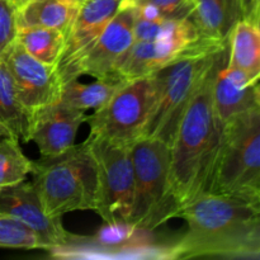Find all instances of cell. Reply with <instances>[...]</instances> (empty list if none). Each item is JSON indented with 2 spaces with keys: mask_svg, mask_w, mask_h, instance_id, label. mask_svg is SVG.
I'll return each mask as SVG.
<instances>
[{
  "mask_svg": "<svg viewBox=\"0 0 260 260\" xmlns=\"http://www.w3.org/2000/svg\"><path fill=\"white\" fill-rule=\"evenodd\" d=\"M187 230L162 258L259 259L260 202L202 193L177 213Z\"/></svg>",
  "mask_w": 260,
  "mask_h": 260,
  "instance_id": "6da1fadb",
  "label": "cell"
},
{
  "mask_svg": "<svg viewBox=\"0 0 260 260\" xmlns=\"http://www.w3.org/2000/svg\"><path fill=\"white\" fill-rule=\"evenodd\" d=\"M221 51L188 104L169 146L170 188L178 212L206 193L220 144L223 124L213 106L212 85Z\"/></svg>",
  "mask_w": 260,
  "mask_h": 260,
  "instance_id": "7a4b0ae2",
  "label": "cell"
},
{
  "mask_svg": "<svg viewBox=\"0 0 260 260\" xmlns=\"http://www.w3.org/2000/svg\"><path fill=\"white\" fill-rule=\"evenodd\" d=\"M226 43L198 40L184 53L152 74L155 102L140 137H152L170 146L178 124Z\"/></svg>",
  "mask_w": 260,
  "mask_h": 260,
  "instance_id": "3957f363",
  "label": "cell"
},
{
  "mask_svg": "<svg viewBox=\"0 0 260 260\" xmlns=\"http://www.w3.org/2000/svg\"><path fill=\"white\" fill-rule=\"evenodd\" d=\"M206 193L260 202V106L222 126Z\"/></svg>",
  "mask_w": 260,
  "mask_h": 260,
  "instance_id": "277c9868",
  "label": "cell"
},
{
  "mask_svg": "<svg viewBox=\"0 0 260 260\" xmlns=\"http://www.w3.org/2000/svg\"><path fill=\"white\" fill-rule=\"evenodd\" d=\"M30 174L41 203L51 217L62 218L66 213L95 208L98 180L86 141L32 161Z\"/></svg>",
  "mask_w": 260,
  "mask_h": 260,
  "instance_id": "5b68a950",
  "label": "cell"
},
{
  "mask_svg": "<svg viewBox=\"0 0 260 260\" xmlns=\"http://www.w3.org/2000/svg\"><path fill=\"white\" fill-rule=\"evenodd\" d=\"M131 152L134 205L129 223L151 233L178 213L170 188V147L159 139L139 137Z\"/></svg>",
  "mask_w": 260,
  "mask_h": 260,
  "instance_id": "8992f818",
  "label": "cell"
},
{
  "mask_svg": "<svg viewBox=\"0 0 260 260\" xmlns=\"http://www.w3.org/2000/svg\"><path fill=\"white\" fill-rule=\"evenodd\" d=\"M96 169L94 212L104 222H129L134 205L132 144L90 136L85 140Z\"/></svg>",
  "mask_w": 260,
  "mask_h": 260,
  "instance_id": "52a82bcc",
  "label": "cell"
},
{
  "mask_svg": "<svg viewBox=\"0 0 260 260\" xmlns=\"http://www.w3.org/2000/svg\"><path fill=\"white\" fill-rule=\"evenodd\" d=\"M155 102L154 76L128 80L103 108L86 116L90 136L134 144L142 134Z\"/></svg>",
  "mask_w": 260,
  "mask_h": 260,
  "instance_id": "ba28073f",
  "label": "cell"
},
{
  "mask_svg": "<svg viewBox=\"0 0 260 260\" xmlns=\"http://www.w3.org/2000/svg\"><path fill=\"white\" fill-rule=\"evenodd\" d=\"M0 212L17 218L27 226L42 243L45 250L71 248L83 240V236L69 233L61 218L47 215L35 185L27 179L0 189Z\"/></svg>",
  "mask_w": 260,
  "mask_h": 260,
  "instance_id": "9c48e42d",
  "label": "cell"
},
{
  "mask_svg": "<svg viewBox=\"0 0 260 260\" xmlns=\"http://www.w3.org/2000/svg\"><path fill=\"white\" fill-rule=\"evenodd\" d=\"M124 0H86L65 35L62 53L56 63L62 85L78 78V66L93 48Z\"/></svg>",
  "mask_w": 260,
  "mask_h": 260,
  "instance_id": "30bf717a",
  "label": "cell"
},
{
  "mask_svg": "<svg viewBox=\"0 0 260 260\" xmlns=\"http://www.w3.org/2000/svg\"><path fill=\"white\" fill-rule=\"evenodd\" d=\"M18 95L29 112L61 99L62 81L56 66L46 65L25 52L15 41L4 57Z\"/></svg>",
  "mask_w": 260,
  "mask_h": 260,
  "instance_id": "8fae6325",
  "label": "cell"
},
{
  "mask_svg": "<svg viewBox=\"0 0 260 260\" xmlns=\"http://www.w3.org/2000/svg\"><path fill=\"white\" fill-rule=\"evenodd\" d=\"M135 18L136 12L134 3L124 0L93 48L79 63L78 78L89 75L101 79L116 75L117 68L135 42Z\"/></svg>",
  "mask_w": 260,
  "mask_h": 260,
  "instance_id": "7c38bea8",
  "label": "cell"
},
{
  "mask_svg": "<svg viewBox=\"0 0 260 260\" xmlns=\"http://www.w3.org/2000/svg\"><path fill=\"white\" fill-rule=\"evenodd\" d=\"M85 112L61 101L30 112L27 142H35L41 156H52L75 144L79 127L85 123Z\"/></svg>",
  "mask_w": 260,
  "mask_h": 260,
  "instance_id": "4fadbf2b",
  "label": "cell"
},
{
  "mask_svg": "<svg viewBox=\"0 0 260 260\" xmlns=\"http://www.w3.org/2000/svg\"><path fill=\"white\" fill-rule=\"evenodd\" d=\"M259 79L228 66V46L221 51L212 85L213 106L221 123L260 106Z\"/></svg>",
  "mask_w": 260,
  "mask_h": 260,
  "instance_id": "5bb4252c",
  "label": "cell"
},
{
  "mask_svg": "<svg viewBox=\"0 0 260 260\" xmlns=\"http://www.w3.org/2000/svg\"><path fill=\"white\" fill-rule=\"evenodd\" d=\"M200 40L197 32L184 33L157 41H135L116 70L123 80L154 74L167 66Z\"/></svg>",
  "mask_w": 260,
  "mask_h": 260,
  "instance_id": "9a60e30c",
  "label": "cell"
},
{
  "mask_svg": "<svg viewBox=\"0 0 260 260\" xmlns=\"http://www.w3.org/2000/svg\"><path fill=\"white\" fill-rule=\"evenodd\" d=\"M243 18L241 0H194L188 19L201 40L226 43L234 25Z\"/></svg>",
  "mask_w": 260,
  "mask_h": 260,
  "instance_id": "2e32d148",
  "label": "cell"
},
{
  "mask_svg": "<svg viewBox=\"0 0 260 260\" xmlns=\"http://www.w3.org/2000/svg\"><path fill=\"white\" fill-rule=\"evenodd\" d=\"M79 7L73 0H27L17 8V25L52 28L66 35Z\"/></svg>",
  "mask_w": 260,
  "mask_h": 260,
  "instance_id": "e0dca14e",
  "label": "cell"
},
{
  "mask_svg": "<svg viewBox=\"0 0 260 260\" xmlns=\"http://www.w3.org/2000/svg\"><path fill=\"white\" fill-rule=\"evenodd\" d=\"M228 66L260 78L259 23L243 18L234 25L228 38Z\"/></svg>",
  "mask_w": 260,
  "mask_h": 260,
  "instance_id": "ac0fdd59",
  "label": "cell"
},
{
  "mask_svg": "<svg viewBox=\"0 0 260 260\" xmlns=\"http://www.w3.org/2000/svg\"><path fill=\"white\" fill-rule=\"evenodd\" d=\"M124 83L126 80L118 75L95 79L88 84L73 79L62 85L60 101L81 112L98 111L108 103Z\"/></svg>",
  "mask_w": 260,
  "mask_h": 260,
  "instance_id": "d6986e66",
  "label": "cell"
},
{
  "mask_svg": "<svg viewBox=\"0 0 260 260\" xmlns=\"http://www.w3.org/2000/svg\"><path fill=\"white\" fill-rule=\"evenodd\" d=\"M30 112L23 106L12 75L0 60V123L14 139L27 144Z\"/></svg>",
  "mask_w": 260,
  "mask_h": 260,
  "instance_id": "ffe728a7",
  "label": "cell"
},
{
  "mask_svg": "<svg viewBox=\"0 0 260 260\" xmlns=\"http://www.w3.org/2000/svg\"><path fill=\"white\" fill-rule=\"evenodd\" d=\"M15 41L36 60L56 66L65 45V35L52 28L18 27Z\"/></svg>",
  "mask_w": 260,
  "mask_h": 260,
  "instance_id": "44dd1931",
  "label": "cell"
},
{
  "mask_svg": "<svg viewBox=\"0 0 260 260\" xmlns=\"http://www.w3.org/2000/svg\"><path fill=\"white\" fill-rule=\"evenodd\" d=\"M32 172V161L23 154L14 137H0V189L27 179Z\"/></svg>",
  "mask_w": 260,
  "mask_h": 260,
  "instance_id": "7402d4cb",
  "label": "cell"
},
{
  "mask_svg": "<svg viewBox=\"0 0 260 260\" xmlns=\"http://www.w3.org/2000/svg\"><path fill=\"white\" fill-rule=\"evenodd\" d=\"M140 231L142 230L129 222H104L95 235L83 238L80 244H94L108 250H121L131 245Z\"/></svg>",
  "mask_w": 260,
  "mask_h": 260,
  "instance_id": "603a6c76",
  "label": "cell"
},
{
  "mask_svg": "<svg viewBox=\"0 0 260 260\" xmlns=\"http://www.w3.org/2000/svg\"><path fill=\"white\" fill-rule=\"evenodd\" d=\"M0 248L45 250L37 236L17 218L0 212Z\"/></svg>",
  "mask_w": 260,
  "mask_h": 260,
  "instance_id": "cb8c5ba5",
  "label": "cell"
},
{
  "mask_svg": "<svg viewBox=\"0 0 260 260\" xmlns=\"http://www.w3.org/2000/svg\"><path fill=\"white\" fill-rule=\"evenodd\" d=\"M17 7L10 0H0V60L17 38Z\"/></svg>",
  "mask_w": 260,
  "mask_h": 260,
  "instance_id": "d4e9b609",
  "label": "cell"
},
{
  "mask_svg": "<svg viewBox=\"0 0 260 260\" xmlns=\"http://www.w3.org/2000/svg\"><path fill=\"white\" fill-rule=\"evenodd\" d=\"M134 3H145L156 8L165 19H188L193 10L194 0H131Z\"/></svg>",
  "mask_w": 260,
  "mask_h": 260,
  "instance_id": "484cf974",
  "label": "cell"
},
{
  "mask_svg": "<svg viewBox=\"0 0 260 260\" xmlns=\"http://www.w3.org/2000/svg\"><path fill=\"white\" fill-rule=\"evenodd\" d=\"M244 9V18L260 23V0H241Z\"/></svg>",
  "mask_w": 260,
  "mask_h": 260,
  "instance_id": "4316f807",
  "label": "cell"
},
{
  "mask_svg": "<svg viewBox=\"0 0 260 260\" xmlns=\"http://www.w3.org/2000/svg\"><path fill=\"white\" fill-rule=\"evenodd\" d=\"M5 136H9V137H13L12 135H10V132L8 131L7 128H5L4 126H3L2 123H0V137H5Z\"/></svg>",
  "mask_w": 260,
  "mask_h": 260,
  "instance_id": "83f0119b",
  "label": "cell"
},
{
  "mask_svg": "<svg viewBox=\"0 0 260 260\" xmlns=\"http://www.w3.org/2000/svg\"><path fill=\"white\" fill-rule=\"evenodd\" d=\"M10 2H12L13 4H14L15 7L18 8V7H20V5H22L23 3H25V2H27V0H10Z\"/></svg>",
  "mask_w": 260,
  "mask_h": 260,
  "instance_id": "f1b7e54d",
  "label": "cell"
},
{
  "mask_svg": "<svg viewBox=\"0 0 260 260\" xmlns=\"http://www.w3.org/2000/svg\"><path fill=\"white\" fill-rule=\"evenodd\" d=\"M74 3H75V4H78V5H81L83 4L84 2H86V0H73Z\"/></svg>",
  "mask_w": 260,
  "mask_h": 260,
  "instance_id": "f546056e",
  "label": "cell"
}]
</instances>
